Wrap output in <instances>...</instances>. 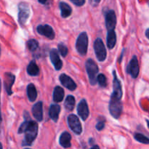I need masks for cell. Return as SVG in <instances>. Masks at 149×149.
Listing matches in <instances>:
<instances>
[{"instance_id":"obj_1","label":"cell","mask_w":149,"mask_h":149,"mask_svg":"<svg viewBox=\"0 0 149 149\" xmlns=\"http://www.w3.org/2000/svg\"><path fill=\"white\" fill-rule=\"evenodd\" d=\"M38 125L36 122L29 121L27 128L25 131V139L23 146H31L37 136Z\"/></svg>"},{"instance_id":"obj_2","label":"cell","mask_w":149,"mask_h":149,"mask_svg":"<svg viewBox=\"0 0 149 149\" xmlns=\"http://www.w3.org/2000/svg\"><path fill=\"white\" fill-rule=\"evenodd\" d=\"M86 70L88 74L90 82L92 85H95L97 83V74L98 73V66L93 60L88 59L86 62Z\"/></svg>"},{"instance_id":"obj_3","label":"cell","mask_w":149,"mask_h":149,"mask_svg":"<svg viewBox=\"0 0 149 149\" xmlns=\"http://www.w3.org/2000/svg\"><path fill=\"white\" fill-rule=\"evenodd\" d=\"M122 111V105L120 102V99L111 95L109 103V111L112 116L116 119L120 116Z\"/></svg>"},{"instance_id":"obj_4","label":"cell","mask_w":149,"mask_h":149,"mask_svg":"<svg viewBox=\"0 0 149 149\" xmlns=\"http://www.w3.org/2000/svg\"><path fill=\"white\" fill-rule=\"evenodd\" d=\"M88 47V36L85 32H83L79 36L76 43V48L79 53L84 56L87 54Z\"/></svg>"},{"instance_id":"obj_5","label":"cell","mask_w":149,"mask_h":149,"mask_svg":"<svg viewBox=\"0 0 149 149\" xmlns=\"http://www.w3.org/2000/svg\"><path fill=\"white\" fill-rule=\"evenodd\" d=\"M94 49L97 60L99 61H105L106 58V49L101 39H96L94 43Z\"/></svg>"},{"instance_id":"obj_6","label":"cell","mask_w":149,"mask_h":149,"mask_svg":"<svg viewBox=\"0 0 149 149\" xmlns=\"http://www.w3.org/2000/svg\"><path fill=\"white\" fill-rule=\"evenodd\" d=\"M18 20L21 26H24L30 15V9L29 4L26 3H20L19 4Z\"/></svg>"},{"instance_id":"obj_7","label":"cell","mask_w":149,"mask_h":149,"mask_svg":"<svg viewBox=\"0 0 149 149\" xmlns=\"http://www.w3.org/2000/svg\"><path fill=\"white\" fill-rule=\"evenodd\" d=\"M68 123L71 130L76 135H80L81 133L82 128H81V123H80L79 118L76 115H69V116L68 117Z\"/></svg>"},{"instance_id":"obj_8","label":"cell","mask_w":149,"mask_h":149,"mask_svg":"<svg viewBox=\"0 0 149 149\" xmlns=\"http://www.w3.org/2000/svg\"><path fill=\"white\" fill-rule=\"evenodd\" d=\"M139 71L140 68L138 58H137L136 56H134L130 61V64L128 65L127 71L128 74L132 76V78L135 79L138 77V74H139Z\"/></svg>"},{"instance_id":"obj_9","label":"cell","mask_w":149,"mask_h":149,"mask_svg":"<svg viewBox=\"0 0 149 149\" xmlns=\"http://www.w3.org/2000/svg\"><path fill=\"white\" fill-rule=\"evenodd\" d=\"M37 31L39 34L43 35L49 39H53L55 37V32L49 25H39L37 27Z\"/></svg>"},{"instance_id":"obj_10","label":"cell","mask_w":149,"mask_h":149,"mask_svg":"<svg viewBox=\"0 0 149 149\" xmlns=\"http://www.w3.org/2000/svg\"><path fill=\"white\" fill-rule=\"evenodd\" d=\"M106 25L108 31L114 30L116 25V17L113 10H109L106 14Z\"/></svg>"},{"instance_id":"obj_11","label":"cell","mask_w":149,"mask_h":149,"mask_svg":"<svg viewBox=\"0 0 149 149\" xmlns=\"http://www.w3.org/2000/svg\"><path fill=\"white\" fill-rule=\"evenodd\" d=\"M77 112L79 115L80 117L82 119V120L85 121L89 116V109L87 106V101L85 100H81L77 106Z\"/></svg>"},{"instance_id":"obj_12","label":"cell","mask_w":149,"mask_h":149,"mask_svg":"<svg viewBox=\"0 0 149 149\" xmlns=\"http://www.w3.org/2000/svg\"><path fill=\"white\" fill-rule=\"evenodd\" d=\"M113 94L111 95L114 96V97H117L119 99H122V86H121L120 81L118 79L117 77L115 71H113Z\"/></svg>"},{"instance_id":"obj_13","label":"cell","mask_w":149,"mask_h":149,"mask_svg":"<svg viewBox=\"0 0 149 149\" xmlns=\"http://www.w3.org/2000/svg\"><path fill=\"white\" fill-rule=\"evenodd\" d=\"M15 79V77L10 73H5L4 74V88H5L6 92L9 95L12 94V87L14 84Z\"/></svg>"},{"instance_id":"obj_14","label":"cell","mask_w":149,"mask_h":149,"mask_svg":"<svg viewBox=\"0 0 149 149\" xmlns=\"http://www.w3.org/2000/svg\"><path fill=\"white\" fill-rule=\"evenodd\" d=\"M60 81H61V83L64 87H66L68 90H71V91H74L77 88V84L71 79V77H69L68 76L65 75L64 74H63L60 77Z\"/></svg>"},{"instance_id":"obj_15","label":"cell","mask_w":149,"mask_h":149,"mask_svg":"<svg viewBox=\"0 0 149 149\" xmlns=\"http://www.w3.org/2000/svg\"><path fill=\"white\" fill-rule=\"evenodd\" d=\"M49 56H50V61L52 63L53 65L55 66V69L56 70H60L62 68L63 63L61 61V58H60L59 55H58V51L55 49H52L50 51V54H49Z\"/></svg>"},{"instance_id":"obj_16","label":"cell","mask_w":149,"mask_h":149,"mask_svg":"<svg viewBox=\"0 0 149 149\" xmlns=\"http://www.w3.org/2000/svg\"><path fill=\"white\" fill-rule=\"evenodd\" d=\"M32 113L36 120L41 122L43 119V109H42V103L38 102L33 105L32 108Z\"/></svg>"},{"instance_id":"obj_17","label":"cell","mask_w":149,"mask_h":149,"mask_svg":"<svg viewBox=\"0 0 149 149\" xmlns=\"http://www.w3.org/2000/svg\"><path fill=\"white\" fill-rule=\"evenodd\" d=\"M71 135L68 132H64L63 133L61 134V137H60V144H61V146L65 148H69V147H71Z\"/></svg>"},{"instance_id":"obj_18","label":"cell","mask_w":149,"mask_h":149,"mask_svg":"<svg viewBox=\"0 0 149 149\" xmlns=\"http://www.w3.org/2000/svg\"><path fill=\"white\" fill-rule=\"evenodd\" d=\"M61 111V107L57 104L51 105L49 110V116L55 122L58 121L59 113Z\"/></svg>"},{"instance_id":"obj_19","label":"cell","mask_w":149,"mask_h":149,"mask_svg":"<svg viewBox=\"0 0 149 149\" xmlns=\"http://www.w3.org/2000/svg\"><path fill=\"white\" fill-rule=\"evenodd\" d=\"M116 43V35L113 30L108 31L107 35V45L109 49H113Z\"/></svg>"},{"instance_id":"obj_20","label":"cell","mask_w":149,"mask_h":149,"mask_svg":"<svg viewBox=\"0 0 149 149\" xmlns=\"http://www.w3.org/2000/svg\"><path fill=\"white\" fill-rule=\"evenodd\" d=\"M64 97V90L62 87H56L54 90L53 100L55 103H59L63 100Z\"/></svg>"},{"instance_id":"obj_21","label":"cell","mask_w":149,"mask_h":149,"mask_svg":"<svg viewBox=\"0 0 149 149\" xmlns=\"http://www.w3.org/2000/svg\"><path fill=\"white\" fill-rule=\"evenodd\" d=\"M27 95L31 102H33L36 100V97H37V92H36V87L33 84H30L28 85Z\"/></svg>"},{"instance_id":"obj_22","label":"cell","mask_w":149,"mask_h":149,"mask_svg":"<svg viewBox=\"0 0 149 149\" xmlns=\"http://www.w3.org/2000/svg\"><path fill=\"white\" fill-rule=\"evenodd\" d=\"M60 8L61 11V16L63 17H68L71 15L72 13L71 7L65 2L60 3Z\"/></svg>"},{"instance_id":"obj_23","label":"cell","mask_w":149,"mask_h":149,"mask_svg":"<svg viewBox=\"0 0 149 149\" xmlns=\"http://www.w3.org/2000/svg\"><path fill=\"white\" fill-rule=\"evenodd\" d=\"M27 72L30 76H37L39 73L38 65L34 61H31L27 67Z\"/></svg>"},{"instance_id":"obj_24","label":"cell","mask_w":149,"mask_h":149,"mask_svg":"<svg viewBox=\"0 0 149 149\" xmlns=\"http://www.w3.org/2000/svg\"><path fill=\"white\" fill-rule=\"evenodd\" d=\"M75 106V98L74 96L68 95L65 101V108L67 111H73Z\"/></svg>"},{"instance_id":"obj_25","label":"cell","mask_w":149,"mask_h":149,"mask_svg":"<svg viewBox=\"0 0 149 149\" xmlns=\"http://www.w3.org/2000/svg\"><path fill=\"white\" fill-rule=\"evenodd\" d=\"M135 139L138 142L143 144H149V138L141 133H137L135 135Z\"/></svg>"},{"instance_id":"obj_26","label":"cell","mask_w":149,"mask_h":149,"mask_svg":"<svg viewBox=\"0 0 149 149\" xmlns=\"http://www.w3.org/2000/svg\"><path fill=\"white\" fill-rule=\"evenodd\" d=\"M38 46H39V44H38L37 41L35 39H31V40L28 41L27 47L31 52H33L36 50L38 48Z\"/></svg>"},{"instance_id":"obj_27","label":"cell","mask_w":149,"mask_h":149,"mask_svg":"<svg viewBox=\"0 0 149 149\" xmlns=\"http://www.w3.org/2000/svg\"><path fill=\"white\" fill-rule=\"evenodd\" d=\"M97 81L98 84H100V87H105L107 85V80H106V77L103 74H100L97 75Z\"/></svg>"},{"instance_id":"obj_28","label":"cell","mask_w":149,"mask_h":149,"mask_svg":"<svg viewBox=\"0 0 149 149\" xmlns=\"http://www.w3.org/2000/svg\"><path fill=\"white\" fill-rule=\"evenodd\" d=\"M58 51L61 54V55L63 57H65L68 54V48L63 44H60L58 45Z\"/></svg>"},{"instance_id":"obj_29","label":"cell","mask_w":149,"mask_h":149,"mask_svg":"<svg viewBox=\"0 0 149 149\" xmlns=\"http://www.w3.org/2000/svg\"><path fill=\"white\" fill-rule=\"evenodd\" d=\"M29 121L30 120H26V122H24L21 125H20V128H19L18 130L19 134H21V133H23V132H25V131H26V128H27L28 127V125H29Z\"/></svg>"},{"instance_id":"obj_30","label":"cell","mask_w":149,"mask_h":149,"mask_svg":"<svg viewBox=\"0 0 149 149\" xmlns=\"http://www.w3.org/2000/svg\"><path fill=\"white\" fill-rule=\"evenodd\" d=\"M77 6H82L85 3V0H71Z\"/></svg>"},{"instance_id":"obj_31","label":"cell","mask_w":149,"mask_h":149,"mask_svg":"<svg viewBox=\"0 0 149 149\" xmlns=\"http://www.w3.org/2000/svg\"><path fill=\"white\" fill-rule=\"evenodd\" d=\"M104 126H105V124L103 122H99L97 124V125H96V129L97 130L100 131L102 130L104 128Z\"/></svg>"},{"instance_id":"obj_32","label":"cell","mask_w":149,"mask_h":149,"mask_svg":"<svg viewBox=\"0 0 149 149\" xmlns=\"http://www.w3.org/2000/svg\"><path fill=\"white\" fill-rule=\"evenodd\" d=\"M100 1V0H90V3L93 6H97Z\"/></svg>"},{"instance_id":"obj_33","label":"cell","mask_w":149,"mask_h":149,"mask_svg":"<svg viewBox=\"0 0 149 149\" xmlns=\"http://www.w3.org/2000/svg\"><path fill=\"white\" fill-rule=\"evenodd\" d=\"M146 36L147 38L149 39V29H147L146 31Z\"/></svg>"},{"instance_id":"obj_34","label":"cell","mask_w":149,"mask_h":149,"mask_svg":"<svg viewBox=\"0 0 149 149\" xmlns=\"http://www.w3.org/2000/svg\"><path fill=\"white\" fill-rule=\"evenodd\" d=\"M38 1H39V2H40L41 4H45L47 0H38Z\"/></svg>"},{"instance_id":"obj_35","label":"cell","mask_w":149,"mask_h":149,"mask_svg":"<svg viewBox=\"0 0 149 149\" xmlns=\"http://www.w3.org/2000/svg\"><path fill=\"white\" fill-rule=\"evenodd\" d=\"M1 123V109H0V125Z\"/></svg>"},{"instance_id":"obj_36","label":"cell","mask_w":149,"mask_h":149,"mask_svg":"<svg viewBox=\"0 0 149 149\" xmlns=\"http://www.w3.org/2000/svg\"><path fill=\"white\" fill-rule=\"evenodd\" d=\"M92 148H99V146H92Z\"/></svg>"},{"instance_id":"obj_37","label":"cell","mask_w":149,"mask_h":149,"mask_svg":"<svg viewBox=\"0 0 149 149\" xmlns=\"http://www.w3.org/2000/svg\"><path fill=\"white\" fill-rule=\"evenodd\" d=\"M146 122H147V124H148V127L149 128V120H146Z\"/></svg>"},{"instance_id":"obj_38","label":"cell","mask_w":149,"mask_h":149,"mask_svg":"<svg viewBox=\"0 0 149 149\" xmlns=\"http://www.w3.org/2000/svg\"><path fill=\"white\" fill-rule=\"evenodd\" d=\"M0 93H1V80H0Z\"/></svg>"},{"instance_id":"obj_39","label":"cell","mask_w":149,"mask_h":149,"mask_svg":"<svg viewBox=\"0 0 149 149\" xmlns=\"http://www.w3.org/2000/svg\"><path fill=\"white\" fill-rule=\"evenodd\" d=\"M2 148V146H1V144L0 143V149H1Z\"/></svg>"},{"instance_id":"obj_40","label":"cell","mask_w":149,"mask_h":149,"mask_svg":"<svg viewBox=\"0 0 149 149\" xmlns=\"http://www.w3.org/2000/svg\"><path fill=\"white\" fill-rule=\"evenodd\" d=\"M0 54H1V49H0Z\"/></svg>"},{"instance_id":"obj_41","label":"cell","mask_w":149,"mask_h":149,"mask_svg":"<svg viewBox=\"0 0 149 149\" xmlns=\"http://www.w3.org/2000/svg\"><path fill=\"white\" fill-rule=\"evenodd\" d=\"M148 4H149V1H148Z\"/></svg>"}]
</instances>
